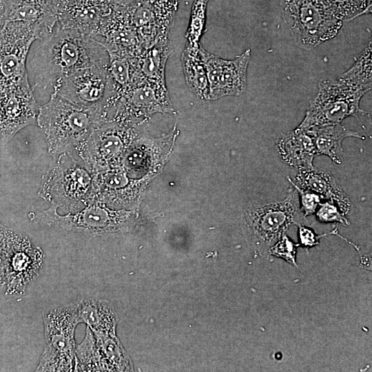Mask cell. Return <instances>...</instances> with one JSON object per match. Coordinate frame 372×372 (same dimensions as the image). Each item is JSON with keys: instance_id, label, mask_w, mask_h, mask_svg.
<instances>
[{"instance_id": "cell-3", "label": "cell", "mask_w": 372, "mask_h": 372, "mask_svg": "<svg viewBox=\"0 0 372 372\" xmlns=\"http://www.w3.org/2000/svg\"><path fill=\"white\" fill-rule=\"evenodd\" d=\"M38 194L66 213L93 203V174L71 152L53 158Z\"/></svg>"}, {"instance_id": "cell-18", "label": "cell", "mask_w": 372, "mask_h": 372, "mask_svg": "<svg viewBox=\"0 0 372 372\" xmlns=\"http://www.w3.org/2000/svg\"><path fill=\"white\" fill-rule=\"evenodd\" d=\"M293 183L301 189L318 194L321 198L336 204L343 214H347L351 203L335 178L330 174L314 168L298 169Z\"/></svg>"}, {"instance_id": "cell-13", "label": "cell", "mask_w": 372, "mask_h": 372, "mask_svg": "<svg viewBox=\"0 0 372 372\" xmlns=\"http://www.w3.org/2000/svg\"><path fill=\"white\" fill-rule=\"evenodd\" d=\"M209 83V100L227 96H238L247 86V68L251 50L247 49L232 60H225L205 50L199 44Z\"/></svg>"}, {"instance_id": "cell-16", "label": "cell", "mask_w": 372, "mask_h": 372, "mask_svg": "<svg viewBox=\"0 0 372 372\" xmlns=\"http://www.w3.org/2000/svg\"><path fill=\"white\" fill-rule=\"evenodd\" d=\"M138 191L137 183L121 167L93 174V202L127 210L136 201Z\"/></svg>"}, {"instance_id": "cell-7", "label": "cell", "mask_w": 372, "mask_h": 372, "mask_svg": "<svg viewBox=\"0 0 372 372\" xmlns=\"http://www.w3.org/2000/svg\"><path fill=\"white\" fill-rule=\"evenodd\" d=\"M138 134V125L105 121L71 153L92 174L119 167Z\"/></svg>"}, {"instance_id": "cell-14", "label": "cell", "mask_w": 372, "mask_h": 372, "mask_svg": "<svg viewBox=\"0 0 372 372\" xmlns=\"http://www.w3.org/2000/svg\"><path fill=\"white\" fill-rule=\"evenodd\" d=\"M39 106L28 79L0 92V144L6 145L19 131L37 125Z\"/></svg>"}, {"instance_id": "cell-26", "label": "cell", "mask_w": 372, "mask_h": 372, "mask_svg": "<svg viewBox=\"0 0 372 372\" xmlns=\"http://www.w3.org/2000/svg\"><path fill=\"white\" fill-rule=\"evenodd\" d=\"M371 49V39H370L367 45L353 65L340 78L369 91L372 83Z\"/></svg>"}, {"instance_id": "cell-34", "label": "cell", "mask_w": 372, "mask_h": 372, "mask_svg": "<svg viewBox=\"0 0 372 372\" xmlns=\"http://www.w3.org/2000/svg\"><path fill=\"white\" fill-rule=\"evenodd\" d=\"M333 232H331V233H329V234H333ZM325 235H327V234H324L323 236H325Z\"/></svg>"}, {"instance_id": "cell-23", "label": "cell", "mask_w": 372, "mask_h": 372, "mask_svg": "<svg viewBox=\"0 0 372 372\" xmlns=\"http://www.w3.org/2000/svg\"><path fill=\"white\" fill-rule=\"evenodd\" d=\"M130 22L142 48L152 45L163 32L156 14L147 0H136L127 6Z\"/></svg>"}, {"instance_id": "cell-22", "label": "cell", "mask_w": 372, "mask_h": 372, "mask_svg": "<svg viewBox=\"0 0 372 372\" xmlns=\"http://www.w3.org/2000/svg\"><path fill=\"white\" fill-rule=\"evenodd\" d=\"M307 129L313 136L317 156L326 155L337 165L342 162V141L344 138L355 137L364 139L358 132L349 130L340 123L314 126Z\"/></svg>"}, {"instance_id": "cell-21", "label": "cell", "mask_w": 372, "mask_h": 372, "mask_svg": "<svg viewBox=\"0 0 372 372\" xmlns=\"http://www.w3.org/2000/svg\"><path fill=\"white\" fill-rule=\"evenodd\" d=\"M171 53L169 34L161 35L152 45L136 55V76L142 79L165 83V66Z\"/></svg>"}, {"instance_id": "cell-15", "label": "cell", "mask_w": 372, "mask_h": 372, "mask_svg": "<svg viewBox=\"0 0 372 372\" xmlns=\"http://www.w3.org/2000/svg\"><path fill=\"white\" fill-rule=\"evenodd\" d=\"M52 87L54 93L74 104L100 107L107 93V68L80 69L60 79Z\"/></svg>"}, {"instance_id": "cell-2", "label": "cell", "mask_w": 372, "mask_h": 372, "mask_svg": "<svg viewBox=\"0 0 372 372\" xmlns=\"http://www.w3.org/2000/svg\"><path fill=\"white\" fill-rule=\"evenodd\" d=\"M105 121L100 107H83L53 92L39 107L37 125L45 136L48 152L55 158L71 152Z\"/></svg>"}, {"instance_id": "cell-9", "label": "cell", "mask_w": 372, "mask_h": 372, "mask_svg": "<svg viewBox=\"0 0 372 372\" xmlns=\"http://www.w3.org/2000/svg\"><path fill=\"white\" fill-rule=\"evenodd\" d=\"M367 90L341 78L322 79L318 83V92L311 101L305 116L298 127L307 129L314 126L340 123L344 118L364 112L360 102Z\"/></svg>"}, {"instance_id": "cell-5", "label": "cell", "mask_w": 372, "mask_h": 372, "mask_svg": "<svg viewBox=\"0 0 372 372\" xmlns=\"http://www.w3.org/2000/svg\"><path fill=\"white\" fill-rule=\"evenodd\" d=\"M57 207L37 212L34 219L59 231L79 234L85 237H108L129 231L133 226L134 214L126 209H115L98 202H93L81 210L63 215Z\"/></svg>"}, {"instance_id": "cell-10", "label": "cell", "mask_w": 372, "mask_h": 372, "mask_svg": "<svg viewBox=\"0 0 372 372\" xmlns=\"http://www.w3.org/2000/svg\"><path fill=\"white\" fill-rule=\"evenodd\" d=\"M173 111L166 84L136 77L134 82L114 98L107 101L103 112L107 119L138 125L155 112Z\"/></svg>"}, {"instance_id": "cell-12", "label": "cell", "mask_w": 372, "mask_h": 372, "mask_svg": "<svg viewBox=\"0 0 372 372\" xmlns=\"http://www.w3.org/2000/svg\"><path fill=\"white\" fill-rule=\"evenodd\" d=\"M45 262V254L26 236L12 231L3 269L8 281V291L23 293L29 285L40 275Z\"/></svg>"}, {"instance_id": "cell-32", "label": "cell", "mask_w": 372, "mask_h": 372, "mask_svg": "<svg viewBox=\"0 0 372 372\" xmlns=\"http://www.w3.org/2000/svg\"><path fill=\"white\" fill-rule=\"evenodd\" d=\"M35 1H42V2L47 3L48 4L55 6L59 10V13L61 8L63 6L64 3L66 1V0H35Z\"/></svg>"}, {"instance_id": "cell-1", "label": "cell", "mask_w": 372, "mask_h": 372, "mask_svg": "<svg viewBox=\"0 0 372 372\" xmlns=\"http://www.w3.org/2000/svg\"><path fill=\"white\" fill-rule=\"evenodd\" d=\"M109 55L94 37L57 23L41 40L31 61L35 87L47 88L60 79L80 69L108 68Z\"/></svg>"}, {"instance_id": "cell-29", "label": "cell", "mask_w": 372, "mask_h": 372, "mask_svg": "<svg viewBox=\"0 0 372 372\" xmlns=\"http://www.w3.org/2000/svg\"><path fill=\"white\" fill-rule=\"evenodd\" d=\"M317 220L322 223H340L349 225V222L334 203L327 201L320 203L316 211Z\"/></svg>"}, {"instance_id": "cell-20", "label": "cell", "mask_w": 372, "mask_h": 372, "mask_svg": "<svg viewBox=\"0 0 372 372\" xmlns=\"http://www.w3.org/2000/svg\"><path fill=\"white\" fill-rule=\"evenodd\" d=\"M77 304L81 323L96 335H116L118 316L108 300L96 296L83 298Z\"/></svg>"}, {"instance_id": "cell-19", "label": "cell", "mask_w": 372, "mask_h": 372, "mask_svg": "<svg viewBox=\"0 0 372 372\" xmlns=\"http://www.w3.org/2000/svg\"><path fill=\"white\" fill-rule=\"evenodd\" d=\"M277 150L282 159L298 169L313 168L317 156L313 136L309 129L297 127L277 139Z\"/></svg>"}, {"instance_id": "cell-11", "label": "cell", "mask_w": 372, "mask_h": 372, "mask_svg": "<svg viewBox=\"0 0 372 372\" xmlns=\"http://www.w3.org/2000/svg\"><path fill=\"white\" fill-rule=\"evenodd\" d=\"M43 34L37 24L8 21L0 24V92L28 79L26 59L32 43Z\"/></svg>"}, {"instance_id": "cell-28", "label": "cell", "mask_w": 372, "mask_h": 372, "mask_svg": "<svg viewBox=\"0 0 372 372\" xmlns=\"http://www.w3.org/2000/svg\"><path fill=\"white\" fill-rule=\"evenodd\" d=\"M298 246V244L294 243L293 240L285 234L270 247L268 254L282 258L289 264L296 266Z\"/></svg>"}, {"instance_id": "cell-25", "label": "cell", "mask_w": 372, "mask_h": 372, "mask_svg": "<svg viewBox=\"0 0 372 372\" xmlns=\"http://www.w3.org/2000/svg\"><path fill=\"white\" fill-rule=\"evenodd\" d=\"M94 334V333H93ZM100 371H130L131 364L127 354L116 335L94 334Z\"/></svg>"}, {"instance_id": "cell-33", "label": "cell", "mask_w": 372, "mask_h": 372, "mask_svg": "<svg viewBox=\"0 0 372 372\" xmlns=\"http://www.w3.org/2000/svg\"><path fill=\"white\" fill-rule=\"evenodd\" d=\"M5 10V0H0V24L2 22Z\"/></svg>"}, {"instance_id": "cell-30", "label": "cell", "mask_w": 372, "mask_h": 372, "mask_svg": "<svg viewBox=\"0 0 372 372\" xmlns=\"http://www.w3.org/2000/svg\"><path fill=\"white\" fill-rule=\"evenodd\" d=\"M289 182L293 185L300 196V207L304 216L307 217L315 214L320 204L321 197L313 192L300 188L290 180Z\"/></svg>"}, {"instance_id": "cell-31", "label": "cell", "mask_w": 372, "mask_h": 372, "mask_svg": "<svg viewBox=\"0 0 372 372\" xmlns=\"http://www.w3.org/2000/svg\"><path fill=\"white\" fill-rule=\"evenodd\" d=\"M298 226L300 242L304 247L309 248L319 244V239L322 236L316 235L311 229L304 226L303 224Z\"/></svg>"}, {"instance_id": "cell-27", "label": "cell", "mask_w": 372, "mask_h": 372, "mask_svg": "<svg viewBox=\"0 0 372 372\" xmlns=\"http://www.w3.org/2000/svg\"><path fill=\"white\" fill-rule=\"evenodd\" d=\"M335 15L342 22L369 13L371 0H324Z\"/></svg>"}, {"instance_id": "cell-6", "label": "cell", "mask_w": 372, "mask_h": 372, "mask_svg": "<svg viewBox=\"0 0 372 372\" xmlns=\"http://www.w3.org/2000/svg\"><path fill=\"white\" fill-rule=\"evenodd\" d=\"M42 318L45 345L35 371H73L75 329L81 323L76 303L45 309Z\"/></svg>"}, {"instance_id": "cell-8", "label": "cell", "mask_w": 372, "mask_h": 372, "mask_svg": "<svg viewBox=\"0 0 372 372\" xmlns=\"http://www.w3.org/2000/svg\"><path fill=\"white\" fill-rule=\"evenodd\" d=\"M282 11L293 39L307 50L335 37L343 23L324 0H284Z\"/></svg>"}, {"instance_id": "cell-4", "label": "cell", "mask_w": 372, "mask_h": 372, "mask_svg": "<svg viewBox=\"0 0 372 372\" xmlns=\"http://www.w3.org/2000/svg\"><path fill=\"white\" fill-rule=\"evenodd\" d=\"M296 189L276 203H250L244 212V227L248 242L254 251L261 257L285 234L292 225L304 223V216Z\"/></svg>"}, {"instance_id": "cell-24", "label": "cell", "mask_w": 372, "mask_h": 372, "mask_svg": "<svg viewBox=\"0 0 372 372\" xmlns=\"http://www.w3.org/2000/svg\"><path fill=\"white\" fill-rule=\"evenodd\" d=\"M186 83L196 96L209 99V83L203 60L198 46L187 43L181 54Z\"/></svg>"}, {"instance_id": "cell-17", "label": "cell", "mask_w": 372, "mask_h": 372, "mask_svg": "<svg viewBox=\"0 0 372 372\" xmlns=\"http://www.w3.org/2000/svg\"><path fill=\"white\" fill-rule=\"evenodd\" d=\"M113 11L105 0H66L57 23L95 38L103 20Z\"/></svg>"}]
</instances>
